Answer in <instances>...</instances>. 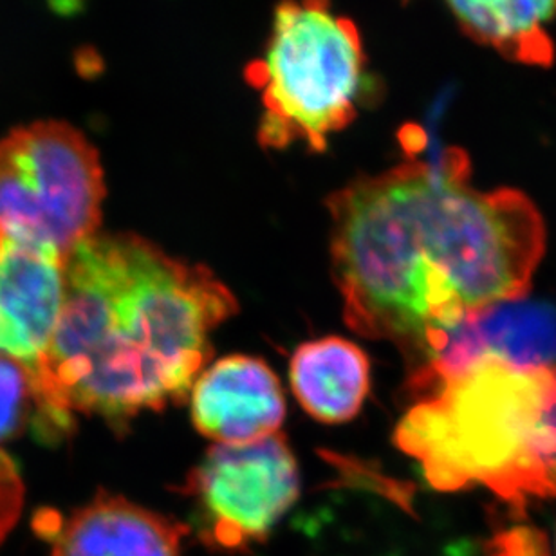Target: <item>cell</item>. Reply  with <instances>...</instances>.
I'll use <instances>...</instances> for the list:
<instances>
[{
	"mask_svg": "<svg viewBox=\"0 0 556 556\" xmlns=\"http://www.w3.org/2000/svg\"><path fill=\"white\" fill-rule=\"evenodd\" d=\"M289 380L294 397L309 416L327 425L348 422L369 396V358L349 340L320 338L294 351Z\"/></svg>",
	"mask_w": 556,
	"mask_h": 556,
	"instance_id": "11",
	"label": "cell"
},
{
	"mask_svg": "<svg viewBox=\"0 0 556 556\" xmlns=\"http://www.w3.org/2000/svg\"><path fill=\"white\" fill-rule=\"evenodd\" d=\"M556 367L482 358L417 397L396 444L441 492L484 486L515 508L556 497Z\"/></svg>",
	"mask_w": 556,
	"mask_h": 556,
	"instance_id": "3",
	"label": "cell"
},
{
	"mask_svg": "<svg viewBox=\"0 0 556 556\" xmlns=\"http://www.w3.org/2000/svg\"><path fill=\"white\" fill-rule=\"evenodd\" d=\"M327 210L348 326L413 356L466 315L522 299L546 244L533 201L476 190L460 150L354 179Z\"/></svg>",
	"mask_w": 556,
	"mask_h": 556,
	"instance_id": "1",
	"label": "cell"
},
{
	"mask_svg": "<svg viewBox=\"0 0 556 556\" xmlns=\"http://www.w3.org/2000/svg\"><path fill=\"white\" fill-rule=\"evenodd\" d=\"M546 541L541 533L520 528V530L508 531L493 542L492 556H547Z\"/></svg>",
	"mask_w": 556,
	"mask_h": 556,
	"instance_id": "15",
	"label": "cell"
},
{
	"mask_svg": "<svg viewBox=\"0 0 556 556\" xmlns=\"http://www.w3.org/2000/svg\"><path fill=\"white\" fill-rule=\"evenodd\" d=\"M555 553H556V533H555Z\"/></svg>",
	"mask_w": 556,
	"mask_h": 556,
	"instance_id": "16",
	"label": "cell"
},
{
	"mask_svg": "<svg viewBox=\"0 0 556 556\" xmlns=\"http://www.w3.org/2000/svg\"><path fill=\"white\" fill-rule=\"evenodd\" d=\"M64 300L65 258L0 231V354L24 365L40 389Z\"/></svg>",
	"mask_w": 556,
	"mask_h": 556,
	"instance_id": "8",
	"label": "cell"
},
{
	"mask_svg": "<svg viewBox=\"0 0 556 556\" xmlns=\"http://www.w3.org/2000/svg\"><path fill=\"white\" fill-rule=\"evenodd\" d=\"M105 181L98 150L64 122H38L0 139V231L65 261L97 236Z\"/></svg>",
	"mask_w": 556,
	"mask_h": 556,
	"instance_id": "5",
	"label": "cell"
},
{
	"mask_svg": "<svg viewBox=\"0 0 556 556\" xmlns=\"http://www.w3.org/2000/svg\"><path fill=\"white\" fill-rule=\"evenodd\" d=\"M482 358L519 369L556 367L555 307L536 300H506L466 315L428 342L408 389L417 400Z\"/></svg>",
	"mask_w": 556,
	"mask_h": 556,
	"instance_id": "7",
	"label": "cell"
},
{
	"mask_svg": "<svg viewBox=\"0 0 556 556\" xmlns=\"http://www.w3.org/2000/svg\"><path fill=\"white\" fill-rule=\"evenodd\" d=\"M286 417L282 387L263 359L231 354L199 375L193 427L219 444L255 443L278 433Z\"/></svg>",
	"mask_w": 556,
	"mask_h": 556,
	"instance_id": "9",
	"label": "cell"
},
{
	"mask_svg": "<svg viewBox=\"0 0 556 556\" xmlns=\"http://www.w3.org/2000/svg\"><path fill=\"white\" fill-rule=\"evenodd\" d=\"M188 533L177 520L102 492L60 522L51 556H179Z\"/></svg>",
	"mask_w": 556,
	"mask_h": 556,
	"instance_id": "10",
	"label": "cell"
},
{
	"mask_svg": "<svg viewBox=\"0 0 556 556\" xmlns=\"http://www.w3.org/2000/svg\"><path fill=\"white\" fill-rule=\"evenodd\" d=\"M198 509L199 536L220 552H248L268 539L300 495V471L282 433L215 444L181 490Z\"/></svg>",
	"mask_w": 556,
	"mask_h": 556,
	"instance_id": "6",
	"label": "cell"
},
{
	"mask_svg": "<svg viewBox=\"0 0 556 556\" xmlns=\"http://www.w3.org/2000/svg\"><path fill=\"white\" fill-rule=\"evenodd\" d=\"M237 300L206 266L135 233H97L65 261V300L42 369L51 407L122 428L181 405Z\"/></svg>",
	"mask_w": 556,
	"mask_h": 556,
	"instance_id": "2",
	"label": "cell"
},
{
	"mask_svg": "<svg viewBox=\"0 0 556 556\" xmlns=\"http://www.w3.org/2000/svg\"><path fill=\"white\" fill-rule=\"evenodd\" d=\"M466 37L515 64L549 67L556 0H443Z\"/></svg>",
	"mask_w": 556,
	"mask_h": 556,
	"instance_id": "12",
	"label": "cell"
},
{
	"mask_svg": "<svg viewBox=\"0 0 556 556\" xmlns=\"http://www.w3.org/2000/svg\"><path fill=\"white\" fill-rule=\"evenodd\" d=\"M75 421L56 413L35 376L16 359L0 354V444L31 428L42 443H59Z\"/></svg>",
	"mask_w": 556,
	"mask_h": 556,
	"instance_id": "13",
	"label": "cell"
},
{
	"mask_svg": "<svg viewBox=\"0 0 556 556\" xmlns=\"http://www.w3.org/2000/svg\"><path fill=\"white\" fill-rule=\"evenodd\" d=\"M26 488L15 460L0 448V546L21 519Z\"/></svg>",
	"mask_w": 556,
	"mask_h": 556,
	"instance_id": "14",
	"label": "cell"
},
{
	"mask_svg": "<svg viewBox=\"0 0 556 556\" xmlns=\"http://www.w3.org/2000/svg\"><path fill=\"white\" fill-rule=\"evenodd\" d=\"M247 78L263 100L264 149L304 143L324 152L358 116L367 78L358 27L331 0H282L264 56L248 65Z\"/></svg>",
	"mask_w": 556,
	"mask_h": 556,
	"instance_id": "4",
	"label": "cell"
}]
</instances>
